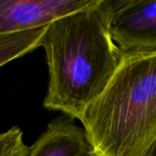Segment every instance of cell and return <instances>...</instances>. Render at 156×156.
Here are the masks:
<instances>
[{
	"instance_id": "cell-1",
	"label": "cell",
	"mask_w": 156,
	"mask_h": 156,
	"mask_svg": "<svg viewBox=\"0 0 156 156\" xmlns=\"http://www.w3.org/2000/svg\"><path fill=\"white\" fill-rule=\"evenodd\" d=\"M40 47L48 69L43 105L74 120L101 93L123 59L101 0L48 24Z\"/></svg>"
},
{
	"instance_id": "cell-2",
	"label": "cell",
	"mask_w": 156,
	"mask_h": 156,
	"mask_svg": "<svg viewBox=\"0 0 156 156\" xmlns=\"http://www.w3.org/2000/svg\"><path fill=\"white\" fill-rule=\"evenodd\" d=\"M79 121L96 156H155L156 52L123 54Z\"/></svg>"
},
{
	"instance_id": "cell-3",
	"label": "cell",
	"mask_w": 156,
	"mask_h": 156,
	"mask_svg": "<svg viewBox=\"0 0 156 156\" xmlns=\"http://www.w3.org/2000/svg\"><path fill=\"white\" fill-rule=\"evenodd\" d=\"M112 41L123 54L156 52V0H101Z\"/></svg>"
},
{
	"instance_id": "cell-4",
	"label": "cell",
	"mask_w": 156,
	"mask_h": 156,
	"mask_svg": "<svg viewBox=\"0 0 156 156\" xmlns=\"http://www.w3.org/2000/svg\"><path fill=\"white\" fill-rule=\"evenodd\" d=\"M93 0H0V35L42 27Z\"/></svg>"
},
{
	"instance_id": "cell-5",
	"label": "cell",
	"mask_w": 156,
	"mask_h": 156,
	"mask_svg": "<svg viewBox=\"0 0 156 156\" xmlns=\"http://www.w3.org/2000/svg\"><path fill=\"white\" fill-rule=\"evenodd\" d=\"M63 115L48 122L27 156H85L91 152L84 130Z\"/></svg>"
},
{
	"instance_id": "cell-6",
	"label": "cell",
	"mask_w": 156,
	"mask_h": 156,
	"mask_svg": "<svg viewBox=\"0 0 156 156\" xmlns=\"http://www.w3.org/2000/svg\"><path fill=\"white\" fill-rule=\"evenodd\" d=\"M46 26L0 35V68L40 47Z\"/></svg>"
},
{
	"instance_id": "cell-7",
	"label": "cell",
	"mask_w": 156,
	"mask_h": 156,
	"mask_svg": "<svg viewBox=\"0 0 156 156\" xmlns=\"http://www.w3.org/2000/svg\"><path fill=\"white\" fill-rule=\"evenodd\" d=\"M28 146L24 142V134L17 126L0 133V156H27Z\"/></svg>"
},
{
	"instance_id": "cell-8",
	"label": "cell",
	"mask_w": 156,
	"mask_h": 156,
	"mask_svg": "<svg viewBox=\"0 0 156 156\" xmlns=\"http://www.w3.org/2000/svg\"><path fill=\"white\" fill-rule=\"evenodd\" d=\"M85 156H96L94 154H92V152H90L89 154H87Z\"/></svg>"
}]
</instances>
